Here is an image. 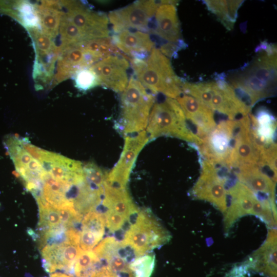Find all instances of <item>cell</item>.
<instances>
[{
	"label": "cell",
	"instance_id": "1",
	"mask_svg": "<svg viewBox=\"0 0 277 277\" xmlns=\"http://www.w3.org/2000/svg\"><path fill=\"white\" fill-rule=\"evenodd\" d=\"M134 77L152 94L176 98L182 93L183 82L175 74L169 59L154 47L145 59L130 58Z\"/></svg>",
	"mask_w": 277,
	"mask_h": 277
},
{
	"label": "cell",
	"instance_id": "2",
	"mask_svg": "<svg viewBox=\"0 0 277 277\" xmlns=\"http://www.w3.org/2000/svg\"><path fill=\"white\" fill-rule=\"evenodd\" d=\"M154 101L153 94L132 75L121 94L119 131L126 136L145 130Z\"/></svg>",
	"mask_w": 277,
	"mask_h": 277
},
{
	"label": "cell",
	"instance_id": "3",
	"mask_svg": "<svg viewBox=\"0 0 277 277\" xmlns=\"http://www.w3.org/2000/svg\"><path fill=\"white\" fill-rule=\"evenodd\" d=\"M146 128L149 141L162 135H168L193 143L198 146L201 142L188 124L182 109L174 98L168 97L154 104Z\"/></svg>",
	"mask_w": 277,
	"mask_h": 277
},
{
	"label": "cell",
	"instance_id": "4",
	"mask_svg": "<svg viewBox=\"0 0 277 277\" xmlns=\"http://www.w3.org/2000/svg\"><path fill=\"white\" fill-rule=\"evenodd\" d=\"M122 243L131 248L136 257L142 256L169 241L171 235L152 213L139 210Z\"/></svg>",
	"mask_w": 277,
	"mask_h": 277
},
{
	"label": "cell",
	"instance_id": "5",
	"mask_svg": "<svg viewBox=\"0 0 277 277\" xmlns=\"http://www.w3.org/2000/svg\"><path fill=\"white\" fill-rule=\"evenodd\" d=\"M161 3V1H136L127 6L109 12V23L114 33L126 29H135L148 33L149 24Z\"/></svg>",
	"mask_w": 277,
	"mask_h": 277
},
{
	"label": "cell",
	"instance_id": "6",
	"mask_svg": "<svg viewBox=\"0 0 277 277\" xmlns=\"http://www.w3.org/2000/svg\"><path fill=\"white\" fill-rule=\"evenodd\" d=\"M66 11V17L85 35L86 40L109 37L108 15L104 12L90 9L78 1H60Z\"/></svg>",
	"mask_w": 277,
	"mask_h": 277
},
{
	"label": "cell",
	"instance_id": "7",
	"mask_svg": "<svg viewBox=\"0 0 277 277\" xmlns=\"http://www.w3.org/2000/svg\"><path fill=\"white\" fill-rule=\"evenodd\" d=\"M236 127V120L222 121L201 140L198 147L206 161L227 167Z\"/></svg>",
	"mask_w": 277,
	"mask_h": 277
},
{
	"label": "cell",
	"instance_id": "8",
	"mask_svg": "<svg viewBox=\"0 0 277 277\" xmlns=\"http://www.w3.org/2000/svg\"><path fill=\"white\" fill-rule=\"evenodd\" d=\"M149 141L145 130L126 136L120 159L113 168L106 173L104 184L115 189H127L129 176L136 157Z\"/></svg>",
	"mask_w": 277,
	"mask_h": 277
},
{
	"label": "cell",
	"instance_id": "9",
	"mask_svg": "<svg viewBox=\"0 0 277 277\" xmlns=\"http://www.w3.org/2000/svg\"><path fill=\"white\" fill-rule=\"evenodd\" d=\"M227 179L220 174L214 164L205 160L201 175L192 190L194 197L207 201L224 213L227 207Z\"/></svg>",
	"mask_w": 277,
	"mask_h": 277
},
{
	"label": "cell",
	"instance_id": "10",
	"mask_svg": "<svg viewBox=\"0 0 277 277\" xmlns=\"http://www.w3.org/2000/svg\"><path fill=\"white\" fill-rule=\"evenodd\" d=\"M122 55H110L89 67L96 75L99 85L116 92H122L129 82V63Z\"/></svg>",
	"mask_w": 277,
	"mask_h": 277
},
{
	"label": "cell",
	"instance_id": "11",
	"mask_svg": "<svg viewBox=\"0 0 277 277\" xmlns=\"http://www.w3.org/2000/svg\"><path fill=\"white\" fill-rule=\"evenodd\" d=\"M250 128L249 115L237 120L233 148L227 165L229 168L258 165L260 155L252 140Z\"/></svg>",
	"mask_w": 277,
	"mask_h": 277
},
{
	"label": "cell",
	"instance_id": "12",
	"mask_svg": "<svg viewBox=\"0 0 277 277\" xmlns=\"http://www.w3.org/2000/svg\"><path fill=\"white\" fill-rule=\"evenodd\" d=\"M175 4V1H161L154 16V26L150 31L163 40V44H173L184 48Z\"/></svg>",
	"mask_w": 277,
	"mask_h": 277
},
{
	"label": "cell",
	"instance_id": "13",
	"mask_svg": "<svg viewBox=\"0 0 277 277\" xmlns=\"http://www.w3.org/2000/svg\"><path fill=\"white\" fill-rule=\"evenodd\" d=\"M209 108L226 115L231 120H234L238 116L243 117L248 115L251 109L239 98L225 76L222 75L217 76L215 81H213Z\"/></svg>",
	"mask_w": 277,
	"mask_h": 277
},
{
	"label": "cell",
	"instance_id": "14",
	"mask_svg": "<svg viewBox=\"0 0 277 277\" xmlns=\"http://www.w3.org/2000/svg\"><path fill=\"white\" fill-rule=\"evenodd\" d=\"M176 99L186 120L193 125L195 133L201 140L215 127L213 111L211 109L187 94H181Z\"/></svg>",
	"mask_w": 277,
	"mask_h": 277
},
{
	"label": "cell",
	"instance_id": "15",
	"mask_svg": "<svg viewBox=\"0 0 277 277\" xmlns=\"http://www.w3.org/2000/svg\"><path fill=\"white\" fill-rule=\"evenodd\" d=\"M230 199V204L224 212V226L228 231L240 217L252 214L253 204L257 199L256 194L243 183L237 182L227 189Z\"/></svg>",
	"mask_w": 277,
	"mask_h": 277
},
{
	"label": "cell",
	"instance_id": "16",
	"mask_svg": "<svg viewBox=\"0 0 277 277\" xmlns=\"http://www.w3.org/2000/svg\"><path fill=\"white\" fill-rule=\"evenodd\" d=\"M112 40L120 51L131 58L145 59L155 47L149 33L123 30L114 33Z\"/></svg>",
	"mask_w": 277,
	"mask_h": 277
},
{
	"label": "cell",
	"instance_id": "17",
	"mask_svg": "<svg viewBox=\"0 0 277 277\" xmlns=\"http://www.w3.org/2000/svg\"><path fill=\"white\" fill-rule=\"evenodd\" d=\"M247 271L253 270L266 277H276V230L270 229L263 245L245 262Z\"/></svg>",
	"mask_w": 277,
	"mask_h": 277
},
{
	"label": "cell",
	"instance_id": "18",
	"mask_svg": "<svg viewBox=\"0 0 277 277\" xmlns=\"http://www.w3.org/2000/svg\"><path fill=\"white\" fill-rule=\"evenodd\" d=\"M236 175L240 181L256 195L275 202V182L257 165H245L236 168Z\"/></svg>",
	"mask_w": 277,
	"mask_h": 277
},
{
	"label": "cell",
	"instance_id": "19",
	"mask_svg": "<svg viewBox=\"0 0 277 277\" xmlns=\"http://www.w3.org/2000/svg\"><path fill=\"white\" fill-rule=\"evenodd\" d=\"M42 31L51 38L59 33L63 11L60 1H43L35 7Z\"/></svg>",
	"mask_w": 277,
	"mask_h": 277
},
{
	"label": "cell",
	"instance_id": "20",
	"mask_svg": "<svg viewBox=\"0 0 277 277\" xmlns=\"http://www.w3.org/2000/svg\"><path fill=\"white\" fill-rule=\"evenodd\" d=\"M207 9L214 14L226 28L231 30L243 1H204Z\"/></svg>",
	"mask_w": 277,
	"mask_h": 277
},
{
	"label": "cell",
	"instance_id": "21",
	"mask_svg": "<svg viewBox=\"0 0 277 277\" xmlns=\"http://www.w3.org/2000/svg\"><path fill=\"white\" fill-rule=\"evenodd\" d=\"M78 44L92 58L95 64L110 55L122 54L110 36L87 39Z\"/></svg>",
	"mask_w": 277,
	"mask_h": 277
},
{
	"label": "cell",
	"instance_id": "22",
	"mask_svg": "<svg viewBox=\"0 0 277 277\" xmlns=\"http://www.w3.org/2000/svg\"><path fill=\"white\" fill-rule=\"evenodd\" d=\"M34 40L35 47L39 61L43 57L48 56L56 61L58 57L61 50L55 46L52 38L44 34L40 29H29Z\"/></svg>",
	"mask_w": 277,
	"mask_h": 277
},
{
	"label": "cell",
	"instance_id": "23",
	"mask_svg": "<svg viewBox=\"0 0 277 277\" xmlns=\"http://www.w3.org/2000/svg\"><path fill=\"white\" fill-rule=\"evenodd\" d=\"M101 263L91 250L81 249L73 266V272L77 277H90Z\"/></svg>",
	"mask_w": 277,
	"mask_h": 277
},
{
	"label": "cell",
	"instance_id": "24",
	"mask_svg": "<svg viewBox=\"0 0 277 277\" xmlns=\"http://www.w3.org/2000/svg\"><path fill=\"white\" fill-rule=\"evenodd\" d=\"M59 33L61 41V45L59 47L61 50L86 40L85 35L66 17L64 12L61 18Z\"/></svg>",
	"mask_w": 277,
	"mask_h": 277
},
{
	"label": "cell",
	"instance_id": "25",
	"mask_svg": "<svg viewBox=\"0 0 277 277\" xmlns=\"http://www.w3.org/2000/svg\"><path fill=\"white\" fill-rule=\"evenodd\" d=\"M39 207L38 229L40 233L62 225L57 209L45 203H37Z\"/></svg>",
	"mask_w": 277,
	"mask_h": 277
},
{
	"label": "cell",
	"instance_id": "26",
	"mask_svg": "<svg viewBox=\"0 0 277 277\" xmlns=\"http://www.w3.org/2000/svg\"><path fill=\"white\" fill-rule=\"evenodd\" d=\"M155 266V255L145 254L136 258L130 264L133 277H150Z\"/></svg>",
	"mask_w": 277,
	"mask_h": 277
},
{
	"label": "cell",
	"instance_id": "27",
	"mask_svg": "<svg viewBox=\"0 0 277 277\" xmlns=\"http://www.w3.org/2000/svg\"><path fill=\"white\" fill-rule=\"evenodd\" d=\"M106 226L104 214L96 211L86 213L81 222L82 230H88L103 236Z\"/></svg>",
	"mask_w": 277,
	"mask_h": 277
},
{
	"label": "cell",
	"instance_id": "28",
	"mask_svg": "<svg viewBox=\"0 0 277 277\" xmlns=\"http://www.w3.org/2000/svg\"><path fill=\"white\" fill-rule=\"evenodd\" d=\"M75 84L77 88L85 91L99 85L95 73L90 68L80 69L75 74Z\"/></svg>",
	"mask_w": 277,
	"mask_h": 277
},
{
	"label": "cell",
	"instance_id": "29",
	"mask_svg": "<svg viewBox=\"0 0 277 277\" xmlns=\"http://www.w3.org/2000/svg\"><path fill=\"white\" fill-rule=\"evenodd\" d=\"M85 178L94 187L101 188L104 186L106 173L94 163H88L83 165Z\"/></svg>",
	"mask_w": 277,
	"mask_h": 277
},
{
	"label": "cell",
	"instance_id": "30",
	"mask_svg": "<svg viewBox=\"0 0 277 277\" xmlns=\"http://www.w3.org/2000/svg\"><path fill=\"white\" fill-rule=\"evenodd\" d=\"M103 237L88 230H82L80 233L79 244L83 250H91Z\"/></svg>",
	"mask_w": 277,
	"mask_h": 277
},
{
	"label": "cell",
	"instance_id": "31",
	"mask_svg": "<svg viewBox=\"0 0 277 277\" xmlns=\"http://www.w3.org/2000/svg\"><path fill=\"white\" fill-rule=\"evenodd\" d=\"M106 225L111 232L120 229L127 220L124 216L111 210H107L104 214Z\"/></svg>",
	"mask_w": 277,
	"mask_h": 277
},
{
	"label": "cell",
	"instance_id": "32",
	"mask_svg": "<svg viewBox=\"0 0 277 277\" xmlns=\"http://www.w3.org/2000/svg\"><path fill=\"white\" fill-rule=\"evenodd\" d=\"M90 277H117L106 266H102L96 269Z\"/></svg>",
	"mask_w": 277,
	"mask_h": 277
},
{
	"label": "cell",
	"instance_id": "33",
	"mask_svg": "<svg viewBox=\"0 0 277 277\" xmlns=\"http://www.w3.org/2000/svg\"><path fill=\"white\" fill-rule=\"evenodd\" d=\"M51 277H73V276L71 275L57 272V273L52 274L51 275Z\"/></svg>",
	"mask_w": 277,
	"mask_h": 277
}]
</instances>
